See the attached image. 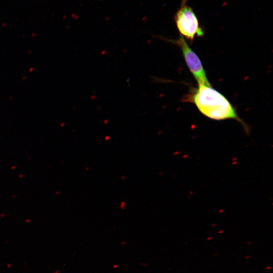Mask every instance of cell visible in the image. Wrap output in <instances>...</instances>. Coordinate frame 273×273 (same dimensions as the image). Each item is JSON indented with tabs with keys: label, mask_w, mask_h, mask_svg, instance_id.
Here are the masks:
<instances>
[{
	"label": "cell",
	"mask_w": 273,
	"mask_h": 273,
	"mask_svg": "<svg viewBox=\"0 0 273 273\" xmlns=\"http://www.w3.org/2000/svg\"><path fill=\"white\" fill-rule=\"evenodd\" d=\"M188 1V0H181L180 8L175 15L174 20L181 36L192 41L196 36H204L205 30L200 26L193 8L187 5Z\"/></svg>",
	"instance_id": "2"
},
{
	"label": "cell",
	"mask_w": 273,
	"mask_h": 273,
	"mask_svg": "<svg viewBox=\"0 0 273 273\" xmlns=\"http://www.w3.org/2000/svg\"><path fill=\"white\" fill-rule=\"evenodd\" d=\"M168 41L180 48L185 62L198 85L211 86L201 61L189 46L185 38L180 36V38L176 41Z\"/></svg>",
	"instance_id": "3"
},
{
	"label": "cell",
	"mask_w": 273,
	"mask_h": 273,
	"mask_svg": "<svg viewBox=\"0 0 273 273\" xmlns=\"http://www.w3.org/2000/svg\"><path fill=\"white\" fill-rule=\"evenodd\" d=\"M198 110L205 116L212 120L223 121L234 120L239 122L247 134L249 128L239 116L229 100L211 86L199 85L191 98Z\"/></svg>",
	"instance_id": "1"
}]
</instances>
